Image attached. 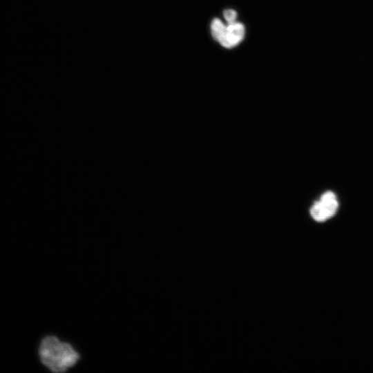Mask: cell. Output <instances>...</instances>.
<instances>
[{
	"label": "cell",
	"instance_id": "cell-2",
	"mask_svg": "<svg viewBox=\"0 0 373 373\" xmlns=\"http://www.w3.org/2000/svg\"><path fill=\"white\" fill-rule=\"evenodd\" d=\"M338 208V202L336 195L332 191H327L312 205L310 213L316 221L324 222L334 216Z\"/></svg>",
	"mask_w": 373,
	"mask_h": 373
},
{
	"label": "cell",
	"instance_id": "cell-4",
	"mask_svg": "<svg viewBox=\"0 0 373 373\" xmlns=\"http://www.w3.org/2000/svg\"><path fill=\"white\" fill-rule=\"evenodd\" d=\"M225 27L226 26L218 19H214L212 21V23L211 25V34H212L213 37L218 41L221 37L225 29Z\"/></svg>",
	"mask_w": 373,
	"mask_h": 373
},
{
	"label": "cell",
	"instance_id": "cell-1",
	"mask_svg": "<svg viewBox=\"0 0 373 373\" xmlns=\"http://www.w3.org/2000/svg\"><path fill=\"white\" fill-rule=\"evenodd\" d=\"M38 354L41 363L55 373L66 372L80 359L79 353L70 343L52 335L46 336L41 341Z\"/></svg>",
	"mask_w": 373,
	"mask_h": 373
},
{
	"label": "cell",
	"instance_id": "cell-5",
	"mask_svg": "<svg viewBox=\"0 0 373 373\" xmlns=\"http://www.w3.org/2000/svg\"><path fill=\"white\" fill-rule=\"evenodd\" d=\"M224 17L229 23H233L236 18V12L233 10H226L224 12Z\"/></svg>",
	"mask_w": 373,
	"mask_h": 373
},
{
	"label": "cell",
	"instance_id": "cell-3",
	"mask_svg": "<svg viewBox=\"0 0 373 373\" xmlns=\"http://www.w3.org/2000/svg\"><path fill=\"white\" fill-rule=\"evenodd\" d=\"M245 28L240 23H229L218 40L225 48H232L239 44L244 37Z\"/></svg>",
	"mask_w": 373,
	"mask_h": 373
}]
</instances>
